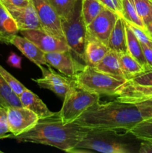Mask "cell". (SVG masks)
<instances>
[{"mask_svg":"<svg viewBox=\"0 0 152 153\" xmlns=\"http://www.w3.org/2000/svg\"><path fill=\"white\" fill-rule=\"evenodd\" d=\"M95 68H96L99 71L112 75V76L125 78L123 72L121 68L119 54L110 49Z\"/></svg>","mask_w":152,"mask_h":153,"instance_id":"cell-21","label":"cell"},{"mask_svg":"<svg viewBox=\"0 0 152 153\" xmlns=\"http://www.w3.org/2000/svg\"><path fill=\"white\" fill-rule=\"evenodd\" d=\"M128 132L119 134L116 130L90 129L71 151V153H134L137 146L127 137Z\"/></svg>","mask_w":152,"mask_h":153,"instance_id":"cell-3","label":"cell"},{"mask_svg":"<svg viewBox=\"0 0 152 153\" xmlns=\"http://www.w3.org/2000/svg\"><path fill=\"white\" fill-rule=\"evenodd\" d=\"M122 17L127 22L142 28H145L144 23L137 13L134 0H122Z\"/></svg>","mask_w":152,"mask_h":153,"instance_id":"cell-25","label":"cell"},{"mask_svg":"<svg viewBox=\"0 0 152 153\" xmlns=\"http://www.w3.org/2000/svg\"><path fill=\"white\" fill-rule=\"evenodd\" d=\"M128 82L142 86H152V70L140 73L128 80Z\"/></svg>","mask_w":152,"mask_h":153,"instance_id":"cell-31","label":"cell"},{"mask_svg":"<svg viewBox=\"0 0 152 153\" xmlns=\"http://www.w3.org/2000/svg\"><path fill=\"white\" fill-rule=\"evenodd\" d=\"M125 29H126V37H127V48H128V52L135 58L145 69L146 71L151 70L148 66L147 62L145 58L144 54H143L142 47V44L137 37V36L134 34V31L130 27L129 24L125 20Z\"/></svg>","mask_w":152,"mask_h":153,"instance_id":"cell-20","label":"cell"},{"mask_svg":"<svg viewBox=\"0 0 152 153\" xmlns=\"http://www.w3.org/2000/svg\"><path fill=\"white\" fill-rule=\"evenodd\" d=\"M21 62H22V58H21V56L18 55L15 52H10L7 60V63L8 64L9 66L20 70L22 68Z\"/></svg>","mask_w":152,"mask_h":153,"instance_id":"cell-35","label":"cell"},{"mask_svg":"<svg viewBox=\"0 0 152 153\" xmlns=\"http://www.w3.org/2000/svg\"><path fill=\"white\" fill-rule=\"evenodd\" d=\"M37 10L41 28L49 34L63 39L61 18L49 0H31Z\"/></svg>","mask_w":152,"mask_h":153,"instance_id":"cell-8","label":"cell"},{"mask_svg":"<svg viewBox=\"0 0 152 153\" xmlns=\"http://www.w3.org/2000/svg\"><path fill=\"white\" fill-rule=\"evenodd\" d=\"M73 79L83 89L99 96L108 97L116 96L119 89L128 82L125 78L103 73L89 65L85 66Z\"/></svg>","mask_w":152,"mask_h":153,"instance_id":"cell-4","label":"cell"},{"mask_svg":"<svg viewBox=\"0 0 152 153\" xmlns=\"http://www.w3.org/2000/svg\"><path fill=\"white\" fill-rule=\"evenodd\" d=\"M0 75H1V77L4 79V80L6 82V83L8 85V86L11 88L12 91H13L17 96L20 95V94L26 89V88H25L22 83H20L16 78L13 77V76H12L9 72H7L1 65H0Z\"/></svg>","mask_w":152,"mask_h":153,"instance_id":"cell-29","label":"cell"},{"mask_svg":"<svg viewBox=\"0 0 152 153\" xmlns=\"http://www.w3.org/2000/svg\"><path fill=\"white\" fill-rule=\"evenodd\" d=\"M0 152H1V151H0Z\"/></svg>","mask_w":152,"mask_h":153,"instance_id":"cell-40","label":"cell"},{"mask_svg":"<svg viewBox=\"0 0 152 153\" xmlns=\"http://www.w3.org/2000/svg\"><path fill=\"white\" fill-rule=\"evenodd\" d=\"M9 44H12L17 48L28 60L40 67L41 65H47L45 52H43L38 46L32 41L25 38L23 36H13L9 41Z\"/></svg>","mask_w":152,"mask_h":153,"instance_id":"cell-15","label":"cell"},{"mask_svg":"<svg viewBox=\"0 0 152 153\" xmlns=\"http://www.w3.org/2000/svg\"><path fill=\"white\" fill-rule=\"evenodd\" d=\"M139 153H152V140H142L138 149Z\"/></svg>","mask_w":152,"mask_h":153,"instance_id":"cell-37","label":"cell"},{"mask_svg":"<svg viewBox=\"0 0 152 153\" xmlns=\"http://www.w3.org/2000/svg\"><path fill=\"white\" fill-rule=\"evenodd\" d=\"M128 24H129L132 31H134V34L137 36L138 40H139L140 43L152 49V37L146 31L145 28H142L140 27L137 26V25H132V24L130 23Z\"/></svg>","mask_w":152,"mask_h":153,"instance_id":"cell-30","label":"cell"},{"mask_svg":"<svg viewBox=\"0 0 152 153\" xmlns=\"http://www.w3.org/2000/svg\"><path fill=\"white\" fill-rule=\"evenodd\" d=\"M19 31L16 22L0 1V42L9 44L10 38Z\"/></svg>","mask_w":152,"mask_h":153,"instance_id":"cell-19","label":"cell"},{"mask_svg":"<svg viewBox=\"0 0 152 153\" xmlns=\"http://www.w3.org/2000/svg\"><path fill=\"white\" fill-rule=\"evenodd\" d=\"M11 135L7 124L6 108H0V140L10 137Z\"/></svg>","mask_w":152,"mask_h":153,"instance_id":"cell-32","label":"cell"},{"mask_svg":"<svg viewBox=\"0 0 152 153\" xmlns=\"http://www.w3.org/2000/svg\"><path fill=\"white\" fill-rule=\"evenodd\" d=\"M141 44L142 47L143 54H144L145 58L148 66L151 70H152V49L145 46V44H142V43H141Z\"/></svg>","mask_w":152,"mask_h":153,"instance_id":"cell-36","label":"cell"},{"mask_svg":"<svg viewBox=\"0 0 152 153\" xmlns=\"http://www.w3.org/2000/svg\"><path fill=\"white\" fill-rule=\"evenodd\" d=\"M47 68H45L43 65L40 66L39 67L41 70L43 77L36 79H32V80L40 88L49 90L63 100L70 85L74 82V79L58 74L51 68V66L49 64H47Z\"/></svg>","mask_w":152,"mask_h":153,"instance_id":"cell-11","label":"cell"},{"mask_svg":"<svg viewBox=\"0 0 152 153\" xmlns=\"http://www.w3.org/2000/svg\"><path fill=\"white\" fill-rule=\"evenodd\" d=\"M145 30L152 37V21L149 22L147 25L145 26Z\"/></svg>","mask_w":152,"mask_h":153,"instance_id":"cell-38","label":"cell"},{"mask_svg":"<svg viewBox=\"0 0 152 153\" xmlns=\"http://www.w3.org/2000/svg\"><path fill=\"white\" fill-rule=\"evenodd\" d=\"M64 38L73 55L85 63V45L86 26L81 15V0H78L74 10L69 17L61 19Z\"/></svg>","mask_w":152,"mask_h":153,"instance_id":"cell-6","label":"cell"},{"mask_svg":"<svg viewBox=\"0 0 152 153\" xmlns=\"http://www.w3.org/2000/svg\"><path fill=\"white\" fill-rule=\"evenodd\" d=\"M152 117V106L126 103L118 100L98 102L89 108L75 122L89 129L116 130L128 132L142 121Z\"/></svg>","mask_w":152,"mask_h":153,"instance_id":"cell-1","label":"cell"},{"mask_svg":"<svg viewBox=\"0 0 152 153\" xmlns=\"http://www.w3.org/2000/svg\"><path fill=\"white\" fill-rule=\"evenodd\" d=\"M6 110L11 138L30 130L40 120L34 112L23 106H9Z\"/></svg>","mask_w":152,"mask_h":153,"instance_id":"cell-7","label":"cell"},{"mask_svg":"<svg viewBox=\"0 0 152 153\" xmlns=\"http://www.w3.org/2000/svg\"><path fill=\"white\" fill-rule=\"evenodd\" d=\"M119 16L107 7L104 8L86 26V37L95 39L107 46L109 37Z\"/></svg>","mask_w":152,"mask_h":153,"instance_id":"cell-10","label":"cell"},{"mask_svg":"<svg viewBox=\"0 0 152 153\" xmlns=\"http://www.w3.org/2000/svg\"><path fill=\"white\" fill-rule=\"evenodd\" d=\"M0 108H1V107H0Z\"/></svg>","mask_w":152,"mask_h":153,"instance_id":"cell-41","label":"cell"},{"mask_svg":"<svg viewBox=\"0 0 152 153\" xmlns=\"http://www.w3.org/2000/svg\"><path fill=\"white\" fill-rule=\"evenodd\" d=\"M9 13L16 22L19 31L41 28L37 10L32 1L24 7H8Z\"/></svg>","mask_w":152,"mask_h":153,"instance_id":"cell-13","label":"cell"},{"mask_svg":"<svg viewBox=\"0 0 152 153\" xmlns=\"http://www.w3.org/2000/svg\"><path fill=\"white\" fill-rule=\"evenodd\" d=\"M19 31L24 37L32 41L45 53L62 52L69 49L65 40L49 34L42 28Z\"/></svg>","mask_w":152,"mask_h":153,"instance_id":"cell-12","label":"cell"},{"mask_svg":"<svg viewBox=\"0 0 152 153\" xmlns=\"http://www.w3.org/2000/svg\"><path fill=\"white\" fill-rule=\"evenodd\" d=\"M107 46L110 50L114 51L118 54L128 52L125 19L122 16H119L116 20L109 37Z\"/></svg>","mask_w":152,"mask_h":153,"instance_id":"cell-17","label":"cell"},{"mask_svg":"<svg viewBox=\"0 0 152 153\" xmlns=\"http://www.w3.org/2000/svg\"><path fill=\"white\" fill-rule=\"evenodd\" d=\"M140 103H143V104H145V105H150V106H152V99H150V100H145V101H144V102H140Z\"/></svg>","mask_w":152,"mask_h":153,"instance_id":"cell-39","label":"cell"},{"mask_svg":"<svg viewBox=\"0 0 152 153\" xmlns=\"http://www.w3.org/2000/svg\"><path fill=\"white\" fill-rule=\"evenodd\" d=\"M139 140H152V117L137 124L129 131Z\"/></svg>","mask_w":152,"mask_h":153,"instance_id":"cell-26","label":"cell"},{"mask_svg":"<svg viewBox=\"0 0 152 153\" xmlns=\"http://www.w3.org/2000/svg\"><path fill=\"white\" fill-rule=\"evenodd\" d=\"M116 100L126 103H140L152 99V86H142L127 82L116 94Z\"/></svg>","mask_w":152,"mask_h":153,"instance_id":"cell-14","label":"cell"},{"mask_svg":"<svg viewBox=\"0 0 152 153\" xmlns=\"http://www.w3.org/2000/svg\"><path fill=\"white\" fill-rule=\"evenodd\" d=\"M136 10L145 26L152 21V0H134Z\"/></svg>","mask_w":152,"mask_h":153,"instance_id":"cell-27","label":"cell"},{"mask_svg":"<svg viewBox=\"0 0 152 153\" xmlns=\"http://www.w3.org/2000/svg\"><path fill=\"white\" fill-rule=\"evenodd\" d=\"M119 58L121 68L125 78L128 81L134 76L146 71L145 69L128 52L119 54Z\"/></svg>","mask_w":152,"mask_h":153,"instance_id":"cell-22","label":"cell"},{"mask_svg":"<svg viewBox=\"0 0 152 153\" xmlns=\"http://www.w3.org/2000/svg\"><path fill=\"white\" fill-rule=\"evenodd\" d=\"M107 9L116 13L118 16H122V0H99Z\"/></svg>","mask_w":152,"mask_h":153,"instance_id":"cell-33","label":"cell"},{"mask_svg":"<svg viewBox=\"0 0 152 153\" xmlns=\"http://www.w3.org/2000/svg\"><path fill=\"white\" fill-rule=\"evenodd\" d=\"M110 50L107 45L101 42L86 37L85 45V63L86 65L95 67Z\"/></svg>","mask_w":152,"mask_h":153,"instance_id":"cell-18","label":"cell"},{"mask_svg":"<svg viewBox=\"0 0 152 153\" xmlns=\"http://www.w3.org/2000/svg\"><path fill=\"white\" fill-rule=\"evenodd\" d=\"M1 4L6 7H24L28 6L31 0H0Z\"/></svg>","mask_w":152,"mask_h":153,"instance_id":"cell-34","label":"cell"},{"mask_svg":"<svg viewBox=\"0 0 152 153\" xmlns=\"http://www.w3.org/2000/svg\"><path fill=\"white\" fill-rule=\"evenodd\" d=\"M98 94L90 93L72 82L63 99L62 108L58 115L63 123L75 122L89 108L100 102Z\"/></svg>","mask_w":152,"mask_h":153,"instance_id":"cell-5","label":"cell"},{"mask_svg":"<svg viewBox=\"0 0 152 153\" xmlns=\"http://www.w3.org/2000/svg\"><path fill=\"white\" fill-rule=\"evenodd\" d=\"M61 19L67 18L72 14L78 0H49Z\"/></svg>","mask_w":152,"mask_h":153,"instance_id":"cell-28","label":"cell"},{"mask_svg":"<svg viewBox=\"0 0 152 153\" xmlns=\"http://www.w3.org/2000/svg\"><path fill=\"white\" fill-rule=\"evenodd\" d=\"M89 130L75 122L63 123L56 113L50 117L39 120L31 129L12 138L18 142L48 145L70 152Z\"/></svg>","mask_w":152,"mask_h":153,"instance_id":"cell-2","label":"cell"},{"mask_svg":"<svg viewBox=\"0 0 152 153\" xmlns=\"http://www.w3.org/2000/svg\"><path fill=\"white\" fill-rule=\"evenodd\" d=\"M106 8L99 0H81V15L86 26H87L98 15Z\"/></svg>","mask_w":152,"mask_h":153,"instance_id":"cell-23","label":"cell"},{"mask_svg":"<svg viewBox=\"0 0 152 153\" xmlns=\"http://www.w3.org/2000/svg\"><path fill=\"white\" fill-rule=\"evenodd\" d=\"M22 106L19 96L16 95L0 75V107Z\"/></svg>","mask_w":152,"mask_h":153,"instance_id":"cell-24","label":"cell"},{"mask_svg":"<svg viewBox=\"0 0 152 153\" xmlns=\"http://www.w3.org/2000/svg\"><path fill=\"white\" fill-rule=\"evenodd\" d=\"M47 64L58 70L61 74L73 78L81 71L86 64L77 59L69 49L62 52H52L45 53Z\"/></svg>","mask_w":152,"mask_h":153,"instance_id":"cell-9","label":"cell"},{"mask_svg":"<svg viewBox=\"0 0 152 153\" xmlns=\"http://www.w3.org/2000/svg\"><path fill=\"white\" fill-rule=\"evenodd\" d=\"M19 97L22 105L34 112L40 120L50 117L56 114L51 111L38 96L27 88Z\"/></svg>","mask_w":152,"mask_h":153,"instance_id":"cell-16","label":"cell"}]
</instances>
